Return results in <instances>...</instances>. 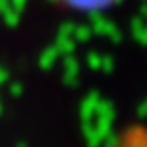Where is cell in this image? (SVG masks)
<instances>
[{
    "mask_svg": "<svg viewBox=\"0 0 147 147\" xmlns=\"http://www.w3.org/2000/svg\"><path fill=\"white\" fill-rule=\"evenodd\" d=\"M59 2L76 13H99L117 6L120 0H59Z\"/></svg>",
    "mask_w": 147,
    "mask_h": 147,
    "instance_id": "cell-1",
    "label": "cell"
}]
</instances>
